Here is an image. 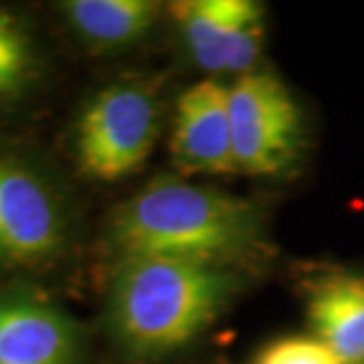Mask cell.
Wrapping results in <instances>:
<instances>
[{"instance_id": "6da1fadb", "label": "cell", "mask_w": 364, "mask_h": 364, "mask_svg": "<svg viewBox=\"0 0 364 364\" xmlns=\"http://www.w3.org/2000/svg\"><path fill=\"white\" fill-rule=\"evenodd\" d=\"M261 225L247 198L158 176L117 208L107 243L116 263L156 257L231 269L263 249Z\"/></svg>"}, {"instance_id": "7a4b0ae2", "label": "cell", "mask_w": 364, "mask_h": 364, "mask_svg": "<svg viewBox=\"0 0 364 364\" xmlns=\"http://www.w3.org/2000/svg\"><path fill=\"white\" fill-rule=\"evenodd\" d=\"M237 287L233 269L181 259L116 263L107 318L116 340L140 356L181 350L223 312Z\"/></svg>"}, {"instance_id": "3957f363", "label": "cell", "mask_w": 364, "mask_h": 364, "mask_svg": "<svg viewBox=\"0 0 364 364\" xmlns=\"http://www.w3.org/2000/svg\"><path fill=\"white\" fill-rule=\"evenodd\" d=\"M160 134L152 90L122 81L95 91L71 128V158L81 176L116 182L142 168Z\"/></svg>"}, {"instance_id": "277c9868", "label": "cell", "mask_w": 364, "mask_h": 364, "mask_svg": "<svg viewBox=\"0 0 364 364\" xmlns=\"http://www.w3.org/2000/svg\"><path fill=\"white\" fill-rule=\"evenodd\" d=\"M71 243V217L47 172L11 150H0V269L41 272Z\"/></svg>"}, {"instance_id": "5b68a950", "label": "cell", "mask_w": 364, "mask_h": 364, "mask_svg": "<svg viewBox=\"0 0 364 364\" xmlns=\"http://www.w3.org/2000/svg\"><path fill=\"white\" fill-rule=\"evenodd\" d=\"M237 170L277 176L294 166L301 150L304 124L291 93L272 73L251 71L229 87Z\"/></svg>"}, {"instance_id": "8992f818", "label": "cell", "mask_w": 364, "mask_h": 364, "mask_svg": "<svg viewBox=\"0 0 364 364\" xmlns=\"http://www.w3.org/2000/svg\"><path fill=\"white\" fill-rule=\"evenodd\" d=\"M83 328L35 287H0V364H81Z\"/></svg>"}, {"instance_id": "52a82bcc", "label": "cell", "mask_w": 364, "mask_h": 364, "mask_svg": "<svg viewBox=\"0 0 364 364\" xmlns=\"http://www.w3.org/2000/svg\"><path fill=\"white\" fill-rule=\"evenodd\" d=\"M170 154L184 172L229 174L237 170L227 85L203 79L182 93L172 119Z\"/></svg>"}, {"instance_id": "ba28073f", "label": "cell", "mask_w": 364, "mask_h": 364, "mask_svg": "<svg viewBox=\"0 0 364 364\" xmlns=\"http://www.w3.org/2000/svg\"><path fill=\"white\" fill-rule=\"evenodd\" d=\"M308 316L316 338L344 364H364V277L334 273L314 282Z\"/></svg>"}, {"instance_id": "9c48e42d", "label": "cell", "mask_w": 364, "mask_h": 364, "mask_svg": "<svg viewBox=\"0 0 364 364\" xmlns=\"http://www.w3.org/2000/svg\"><path fill=\"white\" fill-rule=\"evenodd\" d=\"M160 2L152 0H67L59 4L69 31L93 51H112L142 39L154 26Z\"/></svg>"}, {"instance_id": "30bf717a", "label": "cell", "mask_w": 364, "mask_h": 364, "mask_svg": "<svg viewBox=\"0 0 364 364\" xmlns=\"http://www.w3.org/2000/svg\"><path fill=\"white\" fill-rule=\"evenodd\" d=\"M43 73L45 59L31 21L14 9L0 6V109L26 97Z\"/></svg>"}, {"instance_id": "8fae6325", "label": "cell", "mask_w": 364, "mask_h": 364, "mask_svg": "<svg viewBox=\"0 0 364 364\" xmlns=\"http://www.w3.org/2000/svg\"><path fill=\"white\" fill-rule=\"evenodd\" d=\"M237 0H182L170 14L182 33L193 61L208 73H223V49Z\"/></svg>"}, {"instance_id": "7c38bea8", "label": "cell", "mask_w": 364, "mask_h": 364, "mask_svg": "<svg viewBox=\"0 0 364 364\" xmlns=\"http://www.w3.org/2000/svg\"><path fill=\"white\" fill-rule=\"evenodd\" d=\"M265 11L259 2L237 0L233 21L223 49V73H251L257 63L265 33Z\"/></svg>"}, {"instance_id": "4fadbf2b", "label": "cell", "mask_w": 364, "mask_h": 364, "mask_svg": "<svg viewBox=\"0 0 364 364\" xmlns=\"http://www.w3.org/2000/svg\"><path fill=\"white\" fill-rule=\"evenodd\" d=\"M255 364H344L316 336L275 340L261 352Z\"/></svg>"}]
</instances>
